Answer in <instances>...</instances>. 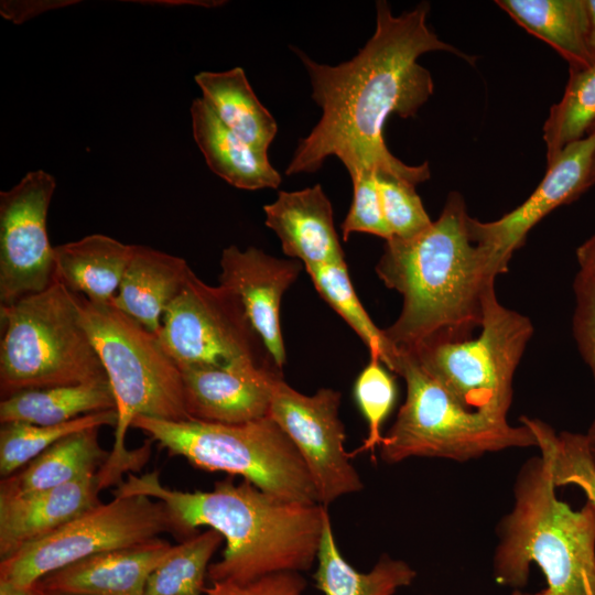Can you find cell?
<instances>
[{
	"instance_id": "1",
	"label": "cell",
	"mask_w": 595,
	"mask_h": 595,
	"mask_svg": "<svg viewBox=\"0 0 595 595\" xmlns=\"http://www.w3.org/2000/svg\"><path fill=\"white\" fill-rule=\"evenodd\" d=\"M429 11L430 4L421 2L394 15L387 1H377L374 34L351 60L335 66L295 50L322 116L299 141L288 175L316 172L327 158L336 156L350 176L371 172L414 186L431 177L428 162L405 164L383 138L391 115L414 117L433 94L432 75L418 62L421 55L450 52L470 64L476 61L431 30Z\"/></svg>"
},
{
	"instance_id": "2",
	"label": "cell",
	"mask_w": 595,
	"mask_h": 595,
	"mask_svg": "<svg viewBox=\"0 0 595 595\" xmlns=\"http://www.w3.org/2000/svg\"><path fill=\"white\" fill-rule=\"evenodd\" d=\"M466 201L452 191L436 220L411 239L391 238L376 264L382 283L402 295L398 318L383 333L398 351L470 338L484 302L505 273L470 234Z\"/></svg>"
},
{
	"instance_id": "3",
	"label": "cell",
	"mask_w": 595,
	"mask_h": 595,
	"mask_svg": "<svg viewBox=\"0 0 595 595\" xmlns=\"http://www.w3.org/2000/svg\"><path fill=\"white\" fill-rule=\"evenodd\" d=\"M115 495H144L161 500L184 539L208 527L226 541L221 559L209 564L213 582L249 583L260 577L301 572L317 559L327 507L286 501L249 480L232 477L215 483L208 491H183L163 486L156 470L128 474Z\"/></svg>"
},
{
	"instance_id": "4",
	"label": "cell",
	"mask_w": 595,
	"mask_h": 595,
	"mask_svg": "<svg viewBox=\"0 0 595 595\" xmlns=\"http://www.w3.org/2000/svg\"><path fill=\"white\" fill-rule=\"evenodd\" d=\"M555 489L541 454L520 466L512 509L496 528L494 580L519 589L536 564L550 595H595V510L587 501L572 509Z\"/></svg>"
},
{
	"instance_id": "5",
	"label": "cell",
	"mask_w": 595,
	"mask_h": 595,
	"mask_svg": "<svg viewBox=\"0 0 595 595\" xmlns=\"http://www.w3.org/2000/svg\"><path fill=\"white\" fill-rule=\"evenodd\" d=\"M78 296L82 322L104 366L118 414L112 448L97 472L101 490L121 484L122 475L139 470L150 454V439L137 450L126 447L127 432L137 416L170 421L192 418L182 371L158 335L112 303Z\"/></svg>"
},
{
	"instance_id": "6",
	"label": "cell",
	"mask_w": 595,
	"mask_h": 595,
	"mask_svg": "<svg viewBox=\"0 0 595 595\" xmlns=\"http://www.w3.org/2000/svg\"><path fill=\"white\" fill-rule=\"evenodd\" d=\"M0 393L108 380L82 322L78 294L56 279L0 305Z\"/></svg>"
},
{
	"instance_id": "7",
	"label": "cell",
	"mask_w": 595,
	"mask_h": 595,
	"mask_svg": "<svg viewBox=\"0 0 595 595\" xmlns=\"http://www.w3.org/2000/svg\"><path fill=\"white\" fill-rule=\"evenodd\" d=\"M132 428L197 468L241 476L286 501L318 504L302 457L269 415L238 424L139 415Z\"/></svg>"
},
{
	"instance_id": "8",
	"label": "cell",
	"mask_w": 595,
	"mask_h": 595,
	"mask_svg": "<svg viewBox=\"0 0 595 595\" xmlns=\"http://www.w3.org/2000/svg\"><path fill=\"white\" fill-rule=\"evenodd\" d=\"M399 353L393 372L404 379L407 396L380 444L382 461L396 464L431 457L467 462L508 448L537 446L528 426L464 408L411 354Z\"/></svg>"
},
{
	"instance_id": "9",
	"label": "cell",
	"mask_w": 595,
	"mask_h": 595,
	"mask_svg": "<svg viewBox=\"0 0 595 595\" xmlns=\"http://www.w3.org/2000/svg\"><path fill=\"white\" fill-rule=\"evenodd\" d=\"M532 335L530 318L502 305L494 288L486 295L477 336L405 353L464 408L507 420L515 372Z\"/></svg>"
},
{
	"instance_id": "10",
	"label": "cell",
	"mask_w": 595,
	"mask_h": 595,
	"mask_svg": "<svg viewBox=\"0 0 595 595\" xmlns=\"http://www.w3.org/2000/svg\"><path fill=\"white\" fill-rule=\"evenodd\" d=\"M170 532L176 534L166 506L144 495L99 502L48 536L0 561V580L32 587L45 575L90 555L130 548Z\"/></svg>"
},
{
	"instance_id": "11",
	"label": "cell",
	"mask_w": 595,
	"mask_h": 595,
	"mask_svg": "<svg viewBox=\"0 0 595 595\" xmlns=\"http://www.w3.org/2000/svg\"><path fill=\"white\" fill-rule=\"evenodd\" d=\"M158 337L181 370L244 361L277 367L238 296L194 272L165 310Z\"/></svg>"
},
{
	"instance_id": "12",
	"label": "cell",
	"mask_w": 595,
	"mask_h": 595,
	"mask_svg": "<svg viewBox=\"0 0 595 595\" xmlns=\"http://www.w3.org/2000/svg\"><path fill=\"white\" fill-rule=\"evenodd\" d=\"M342 393L321 388L303 394L277 377L271 387L269 416L283 430L302 457L318 504L360 491L363 482L344 447L345 429L338 416Z\"/></svg>"
},
{
	"instance_id": "13",
	"label": "cell",
	"mask_w": 595,
	"mask_h": 595,
	"mask_svg": "<svg viewBox=\"0 0 595 595\" xmlns=\"http://www.w3.org/2000/svg\"><path fill=\"white\" fill-rule=\"evenodd\" d=\"M55 188V178L37 170L0 192V305L41 292L54 280L46 220Z\"/></svg>"
},
{
	"instance_id": "14",
	"label": "cell",
	"mask_w": 595,
	"mask_h": 595,
	"mask_svg": "<svg viewBox=\"0 0 595 595\" xmlns=\"http://www.w3.org/2000/svg\"><path fill=\"white\" fill-rule=\"evenodd\" d=\"M595 154V127L583 139L566 145L547 165V171L529 197L515 209L493 221L470 217L473 239L488 249L504 272L530 230L552 210L577 199L591 186Z\"/></svg>"
},
{
	"instance_id": "15",
	"label": "cell",
	"mask_w": 595,
	"mask_h": 595,
	"mask_svg": "<svg viewBox=\"0 0 595 595\" xmlns=\"http://www.w3.org/2000/svg\"><path fill=\"white\" fill-rule=\"evenodd\" d=\"M219 284L240 300L247 317L279 369L285 363L280 307L285 291L295 282L300 261L279 259L249 247L231 245L220 258Z\"/></svg>"
},
{
	"instance_id": "16",
	"label": "cell",
	"mask_w": 595,
	"mask_h": 595,
	"mask_svg": "<svg viewBox=\"0 0 595 595\" xmlns=\"http://www.w3.org/2000/svg\"><path fill=\"white\" fill-rule=\"evenodd\" d=\"M181 371L190 416L226 424L267 416L272 382L282 376L279 368L253 361Z\"/></svg>"
},
{
	"instance_id": "17",
	"label": "cell",
	"mask_w": 595,
	"mask_h": 595,
	"mask_svg": "<svg viewBox=\"0 0 595 595\" xmlns=\"http://www.w3.org/2000/svg\"><path fill=\"white\" fill-rule=\"evenodd\" d=\"M173 545L161 538L82 559L34 586L61 595H143L149 575Z\"/></svg>"
},
{
	"instance_id": "18",
	"label": "cell",
	"mask_w": 595,
	"mask_h": 595,
	"mask_svg": "<svg viewBox=\"0 0 595 595\" xmlns=\"http://www.w3.org/2000/svg\"><path fill=\"white\" fill-rule=\"evenodd\" d=\"M97 473L23 496L0 497V559H7L98 505Z\"/></svg>"
},
{
	"instance_id": "19",
	"label": "cell",
	"mask_w": 595,
	"mask_h": 595,
	"mask_svg": "<svg viewBox=\"0 0 595 595\" xmlns=\"http://www.w3.org/2000/svg\"><path fill=\"white\" fill-rule=\"evenodd\" d=\"M263 210L266 225L280 239L284 253L303 262L305 268L345 261L333 207L320 184L300 191H280Z\"/></svg>"
},
{
	"instance_id": "20",
	"label": "cell",
	"mask_w": 595,
	"mask_h": 595,
	"mask_svg": "<svg viewBox=\"0 0 595 595\" xmlns=\"http://www.w3.org/2000/svg\"><path fill=\"white\" fill-rule=\"evenodd\" d=\"M192 273L181 257L133 245L132 256L111 303L158 335L165 310Z\"/></svg>"
},
{
	"instance_id": "21",
	"label": "cell",
	"mask_w": 595,
	"mask_h": 595,
	"mask_svg": "<svg viewBox=\"0 0 595 595\" xmlns=\"http://www.w3.org/2000/svg\"><path fill=\"white\" fill-rule=\"evenodd\" d=\"M190 111L194 140L213 173L247 191L277 188L281 184V175L268 154L259 153L226 127L203 98L194 99Z\"/></svg>"
},
{
	"instance_id": "22",
	"label": "cell",
	"mask_w": 595,
	"mask_h": 595,
	"mask_svg": "<svg viewBox=\"0 0 595 595\" xmlns=\"http://www.w3.org/2000/svg\"><path fill=\"white\" fill-rule=\"evenodd\" d=\"M133 245L101 234L54 247V279L97 303H111L132 256Z\"/></svg>"
},
{
	"instance_id": "23",
	"label": "cell",
	"mask_w": 595,
	"mask_h": 595,
	"mask_svg": "<svg viewBox=\"0 0 595 595\" xmlns=\"http://www.w3.org/2000/svg\"><path fill=\"white\" fill-rule=\"evenodd\" d=\"M518 25L548 43L570 71L595 63L588 44L586 0H496Z\"/></svg>"
},
{
	"instance_id": "24",
	"label": "cell",
	"mask_w": 595,
	"mask_h": 595,
	"mask_svg": "<svg viewBox=\"0 0 595 595\" xmlns=\"http://www.w3.org/2000/svg\"><path fill=\"white\" fill-rule=\"evenodd\" d=\"M99 428L72 433L0 484V497L48 490L96 474L109 456L98 442Z\"/></svg>"
},
{
	"instance_id": "25",
	"label": "cell",
	"mask_w": 595,
	"mask_h": 595,
	"mask_svg": "<svg viewBox=\"0 0 595 595\" xmlns=\"http://www.w3.org/2000/svg\"><path fill=\"white\" fill-rule=\"evenodd\" d=\"M195 82L204 101L217 118L262 154L275 138L278 125L261 104L241 67L225 72H201Z\"/></svg>"
},
{
	"instance_id": "26",
	"label": "cell",
	"mask_w": 595,
	"mask_h": 595,
	"mask_svg": "<svg viewBox=\"0 0 595 595\" xmlns=\"http://www.w3.org/2000/svg\"><path fill=\"white\" fill-rule=\"evenodd\" d=\"M116 409L108 380L21 391L0 402L1 424H62L95 412Z\"/></svg>"
},
{
	"instance_id": "27",
	"label": "cell",
	"mask_w": 595,
	"mask_h": 595,
	"mask_svg": "<svg viewBox=\"0 0 595 595\" xmlns=\"http://www.w3.org/2000/svg\"><path fill=\"white\" fill-rule=\"evenodd\" d=\"M416 572L404 561L383 554L367 573L355 570L342 555L326 510L313 578L324 595H393L412 584Z\"/></svg>"
},
{
	"instance_id": "28",
	"label": "cell",
	"mask_w": 595,
	"mask_h": 595,
	"mask_svg": "<svg viewBox=\"0 0 595 595\" xmlns=\"http://www.w3.org/2000/svg\"><path fill=\"white\" fill-rule=\"evenodd\" d=\"M305 270L322 299L364 342L370 359L381 361L393 371L400 353L389 343L383 329L377 327L365 311L351 284L346 262L312 266Z\"/></svg>"
},
{
	"instance_id": "29",
	"label": "cell",
	"mask_w": 595,
	"mask_h": 595,
	"mask_svg": "<svg viewBox=\"0 0 595 595\" xmlns=\"http://www.w3.org/2000/svg\"><path fill=\"white\" fill-rule=\"evenodd\" d=\"M223 540L207 529L173 545L149 575L143 595H205L209 561Z\"/></svg>"
},
{
	"instance_id": "30",
	"label": "cell",
	"mask_w": 595,
	"mask_h": 595,
	"mask_svg": "<svg viewBox=\"0 0 595 595\" xmlns=\"http://www.w3.org/2000/svg\"><path fill=\"white\" fill-rule=\"evenodd\" d=\"M595 127V63L570 71L562 98L550 108L543 125L547 165L570 143Z\"/></svg>"
},
{
	"instance_id": "31",
	"label": "cell",
	"mask_w": 595,
	"mask_h": 595,
	"mask_svg": "<svg viewBox=\"0 0 595 595\" xmlns=\"http://www.w3.org/2000/svg\"><path fill=\"white\" fill-rule=\"evenodd\" d=\"M520 422L534 434L537 447L549 463L554 486L578 487L595 510V462L586 434L556 433L547 422L528 416H521Z\"/></svg>"
},
{
	"instance_id": "32",
	"label": "cell",
	"mask_w": 595,
	"mask_h": 595,
	"mask_svg": "<svg viewBox=\"0 0 595 595\" xmlns=\"http://www.w3.org/2000/svg\"><path fill=\"white\" fill-rule=\"evenodd\" d=\"M116 409L90 413L55 425L4 423L0 430V474L9 477L61 439L90 428L117 425Z\"/></svg>"
},
{
	"instance_id": "33",
	"label": "cell",
	"mask_w": 595,
	"mask_h": 595,
	"mask_svg": "<svg viewBox=\"0 0 595 595\" xmlns=\"http://www.w3.org/2000/svg\"><path fill=\"white\" fill-rule=\"evenodd\" d=\"M381 364L379 360L370 359L355 382V398L368 423V435L363 444L350 453L351 457L371 452V458L375 459V448L380 446L383 439L381 425L391 412L397 398L394 379Z\"/></svg>"
},
{
	"instance_id": "34",
	"label": "cell",
	"mask_w": 595,
	"mask_h": 595,
	"mask_svg": "<svg viewBox=\"0 0 595 595\" xmlns=\"http://www.w3.org/2000/svg\"><path fill=\"white\" fill-rule=\"evenodd\" d=\"M377 184L391 238L411 239L432 225L414 185L380 174Z\"/></svg>"
},
{
	"instance_id": "35",
	"label": "cell",
	"mask_w": 595,
	"mask_h": 595,
	"mask_svg": "<svg viewBox=\"0 0 595 595\" xmlns=\"http://www.w3.org/2000/svg\"><path fill=\"white\" fill-rule=\"evenodd\" d=\"M354 187L350 208L342 223V236L347 240L353 232H365L390 240L391 232L385 220L377 174L364 172L351 175Z\"/></svg>"
},
{
	"instance_id": "36",
	"label": "cell",
	"mask_w": 595,
	"mask_h": 595,
	"mask_svg": "<svg viewBox=\"0 0 595 595\" xmlns=\"http://www.w3.org/2000/svg\"><path fill=\"white\" fill-rule=\"evenodd\" d=\"M573 337L583 360L592 371L595 386V269L580 267L573 281Z\"/></svg>"
},
{
	"instance_id": "37",
	"label": "cell",
	"mask_w": 595,
	"mask_h": 595,
	"mask_svg": "<svg viewBox=\"0 0 595 595\" xmlns=\"http://www.w3.org/2000/svg\"><path fill=\"white\" fill-rule=\"evenodd\" d=\"M305 580L298 572H281L249 583L213 582L205 595H304Z\"/></svg>"
},
{
	"instance_id": "38",
	"label": "cell",
	"mask_w": 595,
	"mask_h": 595,
	"mask_svg": "<svg viewBox=\"0 0 595 595\" xmlns=\"http://www.w3.org/2000/svg\"><path fill=\"white\" fill-rule=\"evenodd\" d=\"M61 2L58 1H2L1 14L7 19L20 23L28 20L43 11L57 8Z\"/></svg>"
},
{
	"instance_id": "39",
	"label": "cell",
	"mask_w": 595,
	"mask_h": 595,
	"mask_svg": "<svg viewBox=\"0 0 595 595\" xmlns=\"http://www.w3.org/2000/svg\"><path fill=\"white\" fill-rule=\"evenodd\" d=\"M578 267L595 269V231L576 249Z\"/></svg>"
},
{
	"instance_id": "40",
	"label": "cell",
	"mask_w": 595,
	"mask_h": 595,
	"mask_svg": "<svg viewBox=\"0 0 595 595\" xmlns=\"http://www.w3.org/2000/svg\"><path fill=\"white\" fill-rule=\"evenodd\" d=\"M586 8L588 13V44L591 53L595 60V0H586Z\"/></svg>"
},
{
	"instance_id": "41",
	"label": "cell",
	"mask_w": 595,
	"mask_h": 595,
	"mask_svg": "<svg viewBox=\"0 0 595 595\" xmlns=\"http://www.w3.org/2000/svg\"><path fill=\"white\" fill-rule=\"evenodd\" d=\"M0 595H36L34 587H19L0 580Z\"/></svg>"
},
{
	"instance_id": "42",
	"label": "cell",
	"mask_w": 595,
	"mask_h": 595,
	"mask_svg": "<svg viewBox=\"0 0 595 595\" xmlns=\"http://www.w3.org/2000/svg\"><path fill=\"white\" fill-rule=\"evenodd\" d=\"M588 442V447L595 462V420L592 422L588 431L585 433Z\"/></svg>"
},
{
	"instance_id": "43",
	"label": "cell",
	"mask_w": 595,
	"mask_h": 595,
	"mask_svg": "<svg viewBox=\"0 0 595 595\" xmlns=\"http://www.w3.org/2000/svg\"><path fill=\"white\" fill-rule=\"evenodd\" d=\"M511 595H550V594L544 588V589H542V591H540L538 593H534V594H526V593H523V592H521L519 589H515Z\"/></svg>"
},
{
	"instance_id": "44",
	"label": "cell",
	"mask_w": 595,
	"mask_h": 595,
	"mask_svg": "<svg viewBox=\"0 0 595 595\" xmlns=\"http://www.w3.org/2000/svg\"><path fill=\"white\" fill-rule=\"evenodd\" d=\"M591 183L592 185L595 184V154H594L592 167H591Z\"/></svg>"
},
{
	"instance_id": "45",
	"label": "cell",
	"mask_w": 595,
	"mask_h": 595,
	"mask_svg": "<svg viewBox=\"0 0 595 595\" xmlns=\"http://www.w3.org/2000/svg\"><path fill=\"white\" fill-rule=\"evenodd\" d=\"M33 587H34V589L36 592V595H61V594H55V593H50V592L42 591V589L37 588L34 585H33Z\"/></svg>"
}]
</instances>
